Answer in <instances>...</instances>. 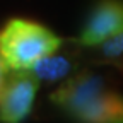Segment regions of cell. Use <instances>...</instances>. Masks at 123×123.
Masks as SVG:
<instances>
[{
	"instance_id": "obj_1",
	"label": "cell",
	"mask_w": 123,
	"mask_h": 123,
	"mask_svg": "<svg viewBox=\"0 0 123 123\" xmlns=\"http://www.w3.org/2000/svg\"><path fill=\"white\" fill-rule=\"evenodd\" d=\"M101 68L86 67L58 84L50 103L75 123H123V94Z\"/></svg>"
},
{
	"instance_id": "obj_2",
	"label": "cell",
	"mask_w": 123,
	"mask_h": 123,
	"mask_svg": "<svg viewBox=\"0 0 123 123\" xmlns=\"http://www.w3.org/2000/svg\"><path fill=\"white\" fill-rule=\"evenodd\" d=\"M62 43L51 29L27 19H10L0 29V56L10 70L31 68Z\"/></svg>"
},
{
	"instance_id": "obj_3",
	"label": "cell",
	"mask_w": 123,
	"mask_h": 123,
	"mask_svg": "<svg viewBox=\"0 0 123 123\" xmlns=\"http://www.w3.org/2000/svg\"><path fill=\"white\" fill-rule=\"evenodd\" d=\"M39 86L31 70H10L0 94V123H22L33 111Z\"/></svg>"
},
{
	"instance_id": "obj_4",
	"label": "cell",
	"mask_w": 123,
	"mask_h": 123,
	"mask_svg": "<svg viewBox=\"0 0 123 123\" xmlns=\"http://www.w3.org/2000/svg\"><path fill=\"white\" fill-rule=\"evenodd\" d=\"M86 67L89 65L84 60L82 44L77 39H63L58 50L46 55L27 70L33 72L41 84L58 86Z\"/></svg>"
},
{
	"instance_id": "obj_5",
	"label": "cell",
	"mask_w": 123,
	"mask_h": 123,
	"mask_svg": "<svg viewBox=\"0 0 123 123\" xmlns=\"http://www.w3.org/2000/svg\"><path fill=\"white\" fill-rule=\"evenodd\" d=\"M123 31V0H98L75 39L84 46L98 44Z\"/></svg>"
},
{
	"instance_id": "obj_6",
	"label": "cell",
	"mask_w": 123,
	"mask_h": 123,
	"mask_svg": "<svg viewBox=\"0 0 123 123\" xmlns=\"http://www.w3.org/2000/svg\"><path fill=\"white\" fill-rule=\"evenodd\" d=\"M82 50L89 67H108L123 72V31L98 44H82Z\"/></svg>"
},
{
	"instance_id": "obj_7",
	"label": "cell",
	"mask_w": 123,
	"mask_h": 123,
	"mask_svg": "<svg viewBox=\"0 0 123 123\" xmlns=\"http://www.w3.org/2000/svg\"><path fill=\"white\" fill-rule=\"evenodd\" d=\"M10 68L7 67V63L4 62V58L0 56V94H2V89H4V84L7 80V75H9Z\"/></svg>"
}]
</instances>
